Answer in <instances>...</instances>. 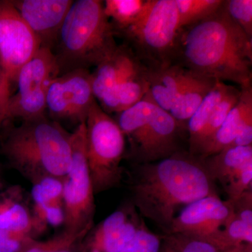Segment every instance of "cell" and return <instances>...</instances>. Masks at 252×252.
Segmentation results:
<instances>
[{
  "mask_svg": "<svg viewBox=\"0 0 252 252\" xmlns=\"http://www.w3.org/2000/svg\"><path fill=\"white\" fill-rule=\"evenodd\" d=\"M173 64L198 77L252 87V39L228 16L223 2L210 17L181 28Z\"/></svg>",
  "mask_w": 252,
  "mask_h": 252,
  "instance_id": "1",
  "label": "cell"
},
{
  "mask_svg": "<svg viewBox=\"0 0 252 252\" xmlns=\"http://www.w3.org/2000/svg\"><path fill=\"white\" fill-rule=\"evenodd\" d=\"M0 229L31 235L46 229L33 215L20 186L0 190Z\"/></svg>",
  "mask_w": 252,
  "mask_h": 252,
  "instance_id": "18",
  "label": "cell"
},
{
  "mask_svg": "<svg viewBox=\"0 0 252 252\" xmlns=\"http://www.w3.org/2000/svg\"><path fill=\"white\" fill-rule=\"evenodd\" d=\"M227 14L252 39V0H224Z\"/></svg>",
  "mask_w": 252,
  "mask_h": 252,
  "instance_id": "30",
  "label": "cell"
},
{
  "mask_svg": "<svg viewBox=\"0 0 252 252\" xmlns=\"http://www.w3.org/2000/svg\"><path fill=\"white\" fill-rule=\"evenodd\" d=\"M130 55V49L127 46H118L117 50L98 64L91 74L93 92L94 99L99 102L115 90Z\"/></svg>",
  "mask_w": 252,
  "mask_h": 252,
  "instance_id": "21",
  "label": "cell"
},
{
  "mask_svg": "<svg viewBox=\"0 0 252 252\" xmlns=\"http://www.w3.org/2000/svg\"><path fill=\"white\" fill-rule=\"evenodd\" d=\"M229 85L223 81H217L212 90L208 93L203 102L187 122L189 152L195 156L198 151L205 127L208 124L217 104L226 94Z\"/></svg>",
  "mask_w": 252,
  "mask_h": 252,
  "instance_id": "22",
  "label": "cell"
},
{
  "mask_svg": "<svg viewBox=\"0 0 252 252\" xmlns=\"http://www.w3.org/2000/svg\"><path fill=\"white\" fill-rule=\"evenodd\" d=\"M147 0H106L103 2L104 14L122 31L138 18Z\"/></svg>",
  "mask_w": 252,
  "mask_h": 252,
  "instance_id": "26",
  "label": "cell"
},
{
  "mask_svg": "<svg viewBox=\"0 0 252 252\" xmlns=\"http://www.w3.org/2000/svg\"><path fill=\"white\" fill-rule=\"evenodd\" d=\"M71 136L45 116L10 129L1 142V153L32 184L47 177L63 180L70 165Z\"/></svg>",
  "mask_w": 252,
  "mask_h": 252,
  "instance_id": "3",
  "label": "cell"
},
{
  "mask_svg": "<svg viewBox=\"0 0 252 252\" xmlns=\"http://www.w3.org/2000/svg\"><path fill=\"white\" fill-rule=\"evenodd\" d=\"M163 236L156 234L145 223L120 252H160Z\"/></svg>",
  "mask_w": 252,
  "mask_h": 252,
  "instance_id": "29",
  "label": "cell"
},
{
  "mask_svg": "<svg viewBox=\"0 0 252 252\" xmlns=\"http://www.w3.org/2000/svg\"><path fill=\"white\" fill-rule=\"evenodd\" d=\"M252 145V88L241 89L238 102L197 157L204 158L225 149Z\"/></svg>",
  "mask_w": 252,
  "mask_h": 252,
  "instance_id": "15",
  "label": "cell"
},
{
  "mask_svg": "<svg viewBox=\"0 0 252 252\" xmlns=\"http://www.w3.org/2000/svg\"><path fill=\"white\" fill-rule=\"evenodd\" d=\"M32 212L38 220L54 224L64 217L63 180L47 177L33 183Z\"/></svg>",
  "mask_w": 252,
  "mask_h": 252,
  "instance_id": "20",
  "label": "cell"
},
{
  "mask_svg": "<svg viewBox=\"0 0 252 252\" xmlns=\"http://www.w3.org/2000/svg\"><path fill=\"white\" fill-rule=\"evenodd\" d=\"M11 1L37 37L41 47L50 49L57 42L63 23L74 2L72 0Z\"/></svg>",
  "mask_w": 252,
  "mask_h": 252,
  "instance_id": "14",
  "label": "cell"
},
{
  "mask_svg": "<svg viewBox=\"0 0 252 252\" xmlns=\"http://www.w3.org/2000/svg\"><path fill=\"white\" fill-rule=\"evenodd\" d=\"M94 100L91 73L88 69H74L51 81L46 95V109L55 120L79 126L86 122Z\"/></svg>",
  "mask_w": 252,
  "mask_h": 252,
  "instance_id": "10",
  "label": "cell"
},
{
  "mask_svg": "<svg viewBox=\"0 0 252 252\" xmlns=\"http://www.w3.org/2000/svg\"><path fill=\"white\" fill-rule=\"evenodd\" d=\"M163 236V235H162ZM160 252H177L174 250L173 248L169 245L168 243L164 240L163 238V243H162L161 250H160Z\"/></svg>",
  "mask_w": 252,
  "mask_h": 252,
  "instance_id": "34",
  "label": "cell"
},
{
  "mask_svg": "<svg viewBox=\"0 0 252 252\" xmlns=\"http://www.w3.org/2000/svg\"><path fill=\"white\" fill-rule=\"evenodd\" d=\"M147 95L166 112H170L174 102L195 74L177 64L147 69Z\"/></svg>",
  "mask_w": 252,
  "mask_h": 252,
  "instance_id": "17",
  "label": "cell"
},
{
  "mask_svg": "<svg viewBox=\"0 0 252 252\" xmlns=\"http://www.w3.org/2000/svg\"><path fill=\"white\" fill-rule=\"evenodd\" d=\"M11 87L0 64V127L6 123V109L11 96Z\"/></svg>",
  "mask_w": 252,
  "mask_h": 252,
  "instance_id": "33",
  "label": "cell"
},
{
  "mask_svg": "<svg viewBox=\"0 0 252 252\" xmlns=\"http://www.w3.org/2000/svg\"><path fill=\"white\" fill-rule=\"evenodd\" d=\"M118 125L128 142L127 157L133 165L162 160L188 151L187 126L180 124L146 94L140 102L119 113Z\"/></svg>",
  "mask_w": 252,
  "mask_h": 252,
  "instance_id": "5",
  "label": "cell"
},
{
  "mask_svg": "<svg viewBox=\"0 0 252 252\" xmlns=\"http://www.w3.org/2000/svg\"><path fill=\"white\" fill-rule=\"evenodd\" d=\"M179 31L175 0H147L138 18L121 32L144 67L157 69L173 64Z\"/></svg>",
  "mask_w": 252,
  "mask_h": 252,
  "instance_id": "6",
  "label": "cell"
},
{
  "mask_svg": "<svg viewBox=\"0 0 252 252\" xmlns=\"http://www.w3.org/2000/svg\"><path fill=\"white\" fill-rule=\"evenodd\" d=\"M88 228L79 233H72L64 230V233L56 240L47 245H31L24 252H73L70 245L79 239L84 238L90 231Z\"/></svg>",
  "mask_w": 252,
  "mask_h": 252,
  "instance_id": "31",
  "label": "cell"
},
{
  "mask_svg": "<svg viewBox=\"0 0 252 252\" xmlns=\"http://www.w3.org/2000/svg\"><path fill=\"white\" fill-rule=\"evenodd\" d=\"M144 223L133 203L125 202L88 233L89 252H120Z\"/></svg>",
  "mask_w": 252,
  "mask_h": 252,
  "instance_id": "13",
  "label": "cell"
},
{
  "mask_svg": "<svg viewBox=\"0 0 252 252\" xmlns=\"http://www.w3.org/2000/svg\"><path fill=\"white\" fill-rule=\"evenodd\" d=\"M1 170H0V190H1Z\"/></svg>",
  "mask_w": 252,
  "mask_h": 252,
  "instance_id": "35",
  "label": "cell"
},
{
  "mask_svg": "<svg viewBox=\"0 0 252 252\" xmlns=\"http://www.w3.org/2000/svg\"><path fill=\"white\" fill-rule=\"evenodd\" d=\"M50 84L28 94L17 93L11 95L6 109V122L14 119L26 122L45 117L46 95Z\"/></svg>",
  "mask_w": 252,
  "mask_h": 252,
  "instance_id": "24",
  "label": "cell"
},
{
  "mask_svg": "<svg viewBox=\"0 0 252 252\" xmlns=\"http://www.w3.org/2000/svg\"><path fill=\"white\" fill-rule=\"evenodd\" d=\"M163 238L177 252H252L251 245H240L224 250L205 240L185 235H164Z\"/></svg>",
  "mask_w": 252,
  "mask_h": 252,
  "instance_id": "28",
  "label": "cell"
},
{
  "mask_svg": "<svg viewBox=\"0 0 252 252\" xmlns=\"http://www.w3.org/2000/svg\"><path fill=\"white\" fill-rule=\"evenodd\" d=\"M131 175V201L141 216L167 235L182 209L218 194L203 160L189 151L149 163L136 164Z\"/></svg>",
  "mask_w": 252,
  "mask_h": 252,
  "instance_id": "2",
  "label": "cell"
},
{
  "mask_svg": "<svg viewBox=\"0 0 252 252\" xmlns=\"http://www.w3.org/2000/svg\"><path fill=\"white\" fill-rule=\"evenodd\" d=\"M86 152L94 194L117 187L124 175L125 135L117 122L94 100L85 122Z\"/></svg>",
  "mask_w": 252,
  "mask_h": 252,
  "instance_id": "7",
  "label": "cell"
},
{
  "mask_svg": "<svg viewBox=\"0 0 252 252\" xmlns=\"http://www.w3.org/2000/svg\"><path fill=\"white\" fill-rule=\"evenodd\" d=\"M147 89L146 67L132 52L115 90L99 104L107 114H119L140 102Z\"/></svg>",
  "mask_w": 252,
  "mask_h": 252,
  "instance_id": "16",
  "label": "cell"
},
{
  "mask_svg": "<svg viewBox=\"0 0 252 252\" xmlns=\"http://www.w3.org/2000/svg\"><path fill=\"white\" fill-rule=\"evenodd\" d=\"M216 82L213 79L195 76L177 97L169 113L177 122L187 126L189 119Z\"/></svg>",
  "mask_w": 252,
  "mask_h": 252,
  "instance_id": "23",
  "label": "cell"
},
{
  "mask_svg": "<svg viewBox=\"0 0 252 252\" xmlns=\"http://www.w3.org/2000/svg\"><path fill=\"white\" fill-rule=\"evenodd\" d=\"M54 54L60 73L97 67L117 50L114 27L104 11L103 1H74L64 19Z\"/></svg>",
  "mask_w": 252,
  "mask_h": 252,
  "instance_id": "4",
  "label": "cell"
},
{
  "mask_svg": "<svg viewBox=\"0 0 252 252\" xmlns=\"http://www.w3.org/2000/svg\"><path fill=\"white\" fill-rule=\"evenodd\" d=\"M233 215V205L218 194L195 200L181 210L167 235L178 234L205 240L217 247L219 235Z\"/></svg>",
  "mask_w": 252,
  "mask_h": 252,
  "instance_id": "11",
  "label": "cell"
},
{
  "mask_svg": "<svg viewBox=\"0 0 252 252\" xmlns=\"http://www.w3.org/2000/svg\"><path fill=\"white\" fill-rule=\"evenodd\" d=\"M70 165L63 179L64 230L79 233L94 226V190L86 152L85 123L71 136Z\"/></svg>",
  "mask_w": 252,
  "mask_h": 252,
  "instance_id": "8",
  "label": "cell"
},
{
  "mask_svg": "<svg viewBox=\"0 0 252 252\" xmlns=\"http://www.w3.org/2000/svg\"><path fill=\"white\" fill-rule=\"evenodd\" d=\"M41 47L11 1H0V64L10 86L23 66Z\"/></svg>",
  "mask_w": 252,
  "mask_h": 252,
  "instance_id": "9",
  "label": "cell"
},
{
  "mask_svg": "<svg viewBox=\"0 0 252 252\" xmlns=\"http://www.w3.org/2000/svg\"><path fill=\"white\" fill-rule=\"evenodd\" d=\"M207 173L233 201L252 190V145L225 149L201 158Z\"/></svg>",
  "mask_w": 252,
  "mask_h": 252,
  "instance_id": "12",
  "label": "cell"
},
{
  "mask_svg": "<svg viewBox=\"0 0 252 252\" xmlns=\"http://www.w3.org/2000/svg\"><path fill=\"white\" fill-rule=\"evenodd\" d=\"M59 74L57 61L51 49L40 47L18 73V94H28L49 85Z\"/></svg>",
  "mask_w": 252,
  "mask_h": 252,
  "instance_id": "19",
  "label": "cell"
},
{
  "mask_svg": "<svg viewBox=\"0 0 252 252\" xmlns=\"http://www.w3.org/2000/svg\"><path fill=\"white\" fill-rule=\"evenodd\" d=\"M241 94V89L236 88L235 86L229 85L226 94L223 96L221 100L217 104L216 108L210 118L208 124L205 127L203 135L202 136L201 140L198 151L195 156H198L201 149H203L205 144L212 138V136L216 133L217 130L220 129L228 114L235 107V104L238 102Z\"/></svg>",
  "mask_w": 252,
  "mask_h": 252,
  "instance_id": "27",
  "label": "cell"
},
{
  "mask_svg": "<svg viewBox=\"0 0 252 252\" xmlns=\"http://www.w3.org/2000/svg\"><path fill=\"white\" fill-rule=\"evenodd\" d=\"M32 242L28 233L0 229V252H21Z\"/></svg>",
  "mask_w": 252,
  "mask_h": 252,
  "instance_id": "32",
  "label": "cell"
},
{
  "mask_svg": "<svg viewBox=\"0 0 252 252\" xmlns=\"http://www.w3.org/2000/svg\"><path fill=\"white\" fill-rule=\"evenodd\" d=\"M179 16V28L203 21L217 12L223 0H175Z\"/></svg>",
  "mask_w": 252,
  "mask_h": 252,
  "instance_id": "25",
  "label": "cell"
}]
</instances>
